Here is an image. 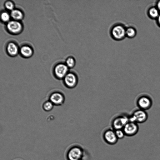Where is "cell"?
<instances>
[{
  "label": "cell",
  "instance_id": "8",
  "mask_svg": "<svg viewBox=\"0 0 160 160\" xmlns=\"http://www.w3.org/2000/svg\"><path fill=\"white\" fill-rule=\"evenodd\" d=\"M103 138L105 141L110 145L115 144L118 140L115 134V130L112 129L106 130L103 134Z\"/></svg>",
  "mask_w": 160,
  "mask_h": 160
},
{
  "label": "cell",
  "instance_id": "22",
  "mask_svg": "<svg viewBox=\"0 0 160 160\" xmlns=\"http://www.w3.org/2000/svg\"><path fill=\"white\" fill-rule=\"evenodd\" d=\"M157 8L159 11L160 12V0L157 3Z\"/></svg>",
  "mask_w": 160,
  "mask_h": 160
},
{
  "label": "cell",
  "instance_id": "21",
  "mask_svg": "<svg viewBox=\"0 0 160 160\" xmlns=\"http://www.w3.org/2000/svg\"><path fill=\"white\" fill-rule=\"evenodd\" d=\"M5 7L8 9L12 11L13 9L14 5L13 3L10 1L6 2L5 4Z\"/></svg>",
  "mask_w": 160,
  "mask_h": 160
},
{
  "label": "cell",
  "instance_id": "6",
  "mask_svg": "<svg viewBox=\"0 0 160 160\" xmlns=\"http://www.w3.org/2000/svg\"><path fill=\"white\" fill-rule=\"evenodd\" d=\"M84 154L82 148L78 146H74L68 151L67 157L68 160H80Z\"/></svg>",
  "mask_w": 160,
  "mask_h": 160
},
{
  "label": "cell",
  "instance_id": "20",
  "mask_svg": "<svg viewBox=\"0 0 160 160\" xmlns=\"http://www.w3.org/2000/svg\"><path fill=\"white\" fill-rule=\"evenodd\" d=\"M115 134L118 139H122L125 136L123 129H118L115 130Z\"/></svg>",
  "mask_w": 160,
  "mask_h": 160
},
{
  "label": "cell",
  "instance_id": "2",
  "mask_svg": "<svg viewBox=\"0 0 160 160\" xmlns=\"http://www.w3.org/2000/svg\"><path fill=\"white\" fill-rule=\"evenodd\" d=\"M130 121L129 116L122 114L117 116L112 120L111 125L114 130L122 129L126 124Z\"/></svg>",
  "mask_w": 160,
  "mask_h": 160
},
{
  "label": "cell",
  "instance_id": "15",
  "mask_svg": "<svg viewBox=\"0 0 160 160\" xmlns=\"http://www.w3.org/2000/svg\"><path fill=\"white\" fill-rule=\"evenodd\" d=\"M159 11L156 7H152L150 8L148 11V14L149 17L152 18H157L160 15Z\"/></svg>",
  "mask_w": 160,
  "mask_h": 160
},
{
  "label": "cell",
  "instance_id": "7",
  "mask_svg": "<svg viewBox=\"0 0 160 160\" xmlns=\"http://www.w3.org/2000/svg\"><path fill=\"white\" fill-rule=\"evenodd\" d=\"M125 136L131 137L135 135L138 132L139 126L137 123L129 121L123 128Z\"/></svg>",
  "mask_w": 160,
  "mask_h": 160
},
{
  "label": "cell",
  "instance_id": "13",
  "mask_svg": "<svg viewBox=\"0 0 160 160\" xmlns=\"http://www.w3.org/2000/svg\"><path fill=\"white\" fill-rule=\"evenodd\" d=\"M21 54L25 57H29L32 54V50L31 48L28 46H22L20 49Z\"/></svg>",
  "mask_w": 160,
  "mask_h": 160
},
{
  "label": "cell",
  "instance_id": "10",
  "mask_svg": "<svg viewBox=\"0 0 160 160\" xmlns=\"http://www.w3.org/2000/svg\"><path fill=\"white\" fill-rule=\"evenodd\" d=\"M7 28L10 32L16 34L21 32L22 29V26L21 24L18 21L12 20L8 22Z\"/></svg>",
  "mask_w": 160,
  "mask_h": 160
},
{
  "label": "cell",
  "instance_id": "14",
  "mask_svg": "<svg viewBox=\"0 0 160 160\" xmlns=\"http://www.w3.org/2000/svg\"><path fill=\"white\" fill-rule=\"evenodd\" d=\"M10 16L15 20L18 21L22 19L23 17L22 12L18 9H14L11 11Z\"/></svg>",
  "mask_w": 160,
  "mask_h": 160
},
{
  "label": "cell",
  "instance_id": "12",
  "mask_svg": "<svg viewBox=\"0 0 160 160\" xmlns=\"http://www.w3.org/2000/svg\"><path fill=\"white\" fill-rule=\"evenodd\" d=\"M7 51L8 53L10 55L14 56L16 55L18 52V48L14 43H9L7 46Z\"/></svg>",
  "mask_w": 160,
  "mask_h": 160
},
{
  "label": "cell",
  "instance_id": "18",
  "mask_svg": "<svg viewBox=\"0 0 160 160\" xmlns=\"http://www.w3.org/2000/svg\"><path fill=\"white\" fill-rule=\"evenodd\" d=\"M53 105V104L50 101H48L44 103L43 107L45 111H49L52 109Z\"/></svg>",
  "mask_w": 160,
  "mask_h": 160
},
{
  "label": "cell",
  "instance_id": "5",
  "mask_svg": "<svg viewBox=\"0 0 160 160\" xmlns=\"http://www.w3.org/2000/svg\"><path fill=\"white\" fill-rule=\"evenodd\" d=\"M136 103L139 108L146 111L151 108L152 101L149 96L143 94L140 96L138 98Z\"/></svg>",
  "mask_w": 160,
  "mask_h": 160
},
{
  "label": "cell",
  "instance_id": "9",
  "mask_svg": "<svg viewBox=\"0 0 160 160\" xmlns=\"http://www.w3.org/2000/svg\"><path fill=\"white\" fill-rule=\"evenodd\" d=\"M69 68L66 64H58L54 68V73L55 76L59 79H63L69 72Z\"/></svg>",
  "mask_w": 160,
  "mask_h": 160
},
{
  "label": "cell",
  "instance_id": "24",
  "mask_svg": "<svg viewBox=\"0 0 160 160\" xmlns=\"http://www.w3.org/2000/svg\"></svg>",
  "mask_w": 160,
  "mask_h": 160
},
{
  "label": "cell",
  "instance_id": "3",
  "mask_svg": "<svg viewBox=\"0 0 160 160\" xmlns=\"http://www.w3.org/2000/svg\"><path fill=\"white\" fill-rule=\"evenodd\" d=\"M148 118V114L145 110L139 108L133 112L129 116L130 121L137 123L145 122Z\"/></svg>",
  "mask_w": 160,
  "mask_h": 160
},
{
  "label": "cell",
  "instance_id": "19",
  "mask_svg": "<svg viewBox=\"0 0 160 160\" xmlns=\"http://www.w3.org/2000/svg\"><path fill=\"white\" fill-rule=\"evenodd\" d=\"M1 19L4 22H8L9 21L10 15L7 12H4L1 14Z\"/></svg>",
  "mask_w": 160,
  "mask_h": 160
},
{
  "label": "cell",
  "instance_id": "1",
  "mask_svg": "<svg viewBox=\"0 0 160 160\" xmlns=\"http://www.w3.org/2000/svg\"><path fill=\"white\" fill-rule=\"evenodd\" d=\"M126 27L122 23H118L113 25L110 30L111 38L114 40L119 41L126 37Z\"/></svg>",
  "mask_w": 160,
  "mask_h": 160
},
{
  "label": "cell",
  "instance_id": "11",
  "mask_svg": "<svg viewBox=\"0 0 160 160\" xmlns=\"http://www.w3.org/2000/svg\"><path fill=\"white\" fill-rule=\"evenodd\" d=\"M64 97L62 94L59 92H55L52 93L50 97V101L53 105H61L64 102Z\"/></svg>",
  "mask_w": 160,
  "mask_h": 160
},
{
  "label": "cell",
  "instance_id": "4",
  "mask_svg": "<svg viewBox=\"0 0 160 160\" xmlns=\"http://www.w3.org/2000/svg\"><path fill=\"white\" fill-rule=\"evenodd\" d=\"M63 79L65 86L70 89L74 88L77 86L79 80L78 75L73 72H69Z\"/></svg>",
  "mask_w": 160,
  "mask_h": 160
},
{
  "label": "cell",
  "instance_id": "17",
  "mask_svg": "<svg viewBox=\"0 0 160 160\" xmlns=\"http://www.w3.org/2000/svg\"><path fill=\"white\" fill-rule=\"evenodd\" d=\"M65 64L69 68H73L76 65V60L73 57H69L66 59Z\"/></svg>",
  "mask_w": 160,
  "mask_h": 160
},
{
  "label": "cell",
  "instance_id": "23",
  "mask_svg": "<svg viewBox=\"0 0 160 160\" xmlns=\"http://www.w3.org/2000/svg\"><path fill=\"white\" fill-rule=\"evenodd\" d=\"M157 22L159 26H160V14L158 16V17L157 18Z\"/></svg>",
  "mask_w": 160,
  "mask_h": 160
},
{
  "label": "cell",
  "instance_id": "16",
  "mask_svg": "<svg viewBox=\"0 0 160 160\" xmlns=\"http://www.w3.org/2000/svg\"><path fill=\"white\" fill-rule=\"evenodd\" d=\"M136 34V31L135 29L131 27L126 28V37L129 38H134Z\"/></svg>",
  "mask_w": 160,
  "mask_h": 160
}]
</instances>
